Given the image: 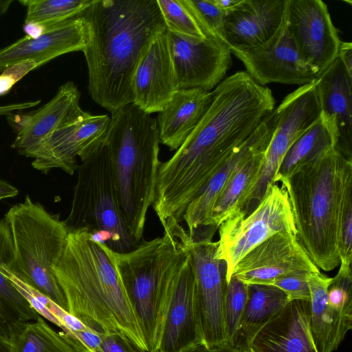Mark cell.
<instances>
[{"label":"cell","instance_id":"16","mask_svg":"<svg viewBox=\"0 0 352 352\" xmlns=\"http://www.w3.org/2000/svg\"><path fill=\"white\" fill-rule=\"evenodd\" d=\"M168 36L178 89L211 91L221 82L232 58L220 40L206 36L201 41H188L169 32Z\"/></svg>","mask_w":352,"mask_h":352},{"label":"cell","instance_id":"36","mask_svg":"<svg viewBox=\"0 0 352 352\" xmlns=\"http://www.w3.org/2000/svg\"><path fill=\"white\" fill-rule=\"evenodd\" d=\"M205 34L221 41L225 12L213 0H182Z\"/></svg>","mask_w":352,"mask_h":352},{"label":"cell","instance_id":"47","mask_svg":"<svg viewBox=\"0 0 352 352\" xmlns=\"http://www.w3.org/2000/svg\"><path fill=\"white\" fill-rule=\"evenodd\" d=\"M10 338L0 335V352H10Z\"/></svg>","mask_w":352,"mask_h":352},{"label":"cell","instance_id":"30","mask_svg":"<svg viewBox=\"0 0 352 352\" xmlns=\"http://www.w3.org/2000/svg\"><path fill=\"white\" fill-rule=\"evenodd\" d=\"M40 316L30 299L0 272V335L10 338L21 325Z\"/></svg>","mask_w":352,"mask_h":352},{"label":"cell","instance_id":"13","mask_svg":"<svg viewBox=\"0 0 352 352\" xmlns=\"http://www.w3.org/2000/svg\"><path fill=\"white\" fill-rule=\"evenodd\" d=\"M285 16L301 58L319 76L336 58L341 43L327 4L321 0H287Z\"/></svg>","mask_w":352,"mask_h":352},{"label":"cell","instance_id":"45","mask_svg":"<svg viewBox=\"0 0 352 352\" xmlns=\"http://www.w3.org/2000/svg\"><path fill=\"white\" fill-rule=\"evenodd\" d=\"M19 193L18 190L9 183L0 180V200L13 197Z\"/></svg>","mask_w":352,"mask_h":352},{"label":"cell","instance_id":"43","mask_svg":"<svg viewBox=\"0 0 352 352\" xmlns=\"http://www.w3.org/2000/svg\"><path fill=\"white\" fill-rule=\"evenodd\" d=\"M23 30L25 36L31 38H38L47 31L43 25L35 22H24Z\"/></svg>","mask_w":352,"mask_h":352},{"label":"cell","instance_id":"2","mask_svg":"<svg viewBox=\"0 0 352 352\" xmlns=\"http://www.w3.org/2000/svg\"><path fill=\"white\" fill-rule=\"evenodd\" d=\"M80 16L87 31L89 93L112 115L132 104L137 66L166 28L156 0H94Z\"/></svg>","mask_w":352,"mask_h":352},{"label":"cell","instance_id":"26","mask_svg":"<svg viewBox=\"0 0 352 352\" xmlns=\"http://www.w3.org/2000/svg\"><path fill=\"white\" fill-rule=\"evenodd\" d=\"M248 297L235 347L244 352L254 336L288 303L286 294L270 285H247Z\"/></svg>","mask_w":352,"mask_h":352},{"label":"cell","instance_id":"29","mask_svg":"<svg viewBox=\"0 0 352 352\" xmlns=\"http://www.w3.org/2000/svg\"><path fill=\"white\" fill-rule=\"evenodd\" d=\"M268 146L251 153L234 170L216 199L204 227L217 230L219 225L236 209L256 178Z\"/></svg>","mask_w":352,"mask_h":352},{"label":"cell","instance_id":"19","mask_svg":"<svg viewBox=\"0 0 352 352\" xmlns=\"http://www.w3.org/2000/svg\"><path fill=\"white\" fill-rule=\"evenodd\" d=\"M80 92L68 81L59 87L54 96L38 109L10 118L16 129L11 145L17 152L33 158L43 142L56 129L85 113L80 106Z\"/></svg>","mask_w":352,"mask_h":352},{"label":"cell","instance_id":"7","mask_svg":"<svg viewBox=\"0 0 352 352\" xmlns=\"http://www.w3.org/2000/svg\"><path fill=\"white\" fill-rule=\"evenodd\" d=\"M4 219L14 248V265L10 272L67 312L65 296L53 272L69 233L65 221L33 202L28 195L23 202L12 206Z\"/></svg>","mask_w":352,"mask_h":352},{"label":"cell","instance_id":"3","mask_svg":"<svg viewBox=\"0 0 352 352\" xmlns=\"http://www.w3.org/2000/svg\"><path fill=\"white\" fill-rule=\"evenodd\" d=\"M67 312L100 334H117L148 352L141 328L116 271L85 230H69L53 266Z\"/></svg>","mask_w":352,"mask_h":352},{"label":"cell","instance_id":"1","mask_svg":"<svg viewBox=\"0 0 352 352\" xmlns=\"http://www.w3.org/2000/svg\"><path fill=\"white\" fill-rule=\"evenodd\" d=\"M212 91L207 111L183 144L161 162L153 210L162 220L182 221L188 204L238 146L275 107L272 91L239 72Z\"/></svg>","mask_w":352,"mask_h":352},{"label":"cell","instance_id":"42","mask_svg":"<svg viewBox=\"0 0 352 352\" xmlns=\"http://www.w3.org/2000/svg\"><path fill=\"white\" fill-rule=\"evenodd\" d=\"M179 352H241L240 350L236 347L230 345H226L222 347L210 349L204 344H199L197 345L191 346L185 350Z\"/></svg>","mask_w":352,"mask_h":352},{"label":"cell","instance_id":"27","mask_svg":"<svg viewBox=\"0 0 352 352\" xmlns=\"http://www.w3.org/2000/svg\"><path fill=\"white\" fill-rule=\"evenodd\" d=\"M330 278L320 272H312L308 277L310 291V324L318 352H333L342 340L338 336L333 314L328 305L327 290Z\"/></svg>","mask_w":352,"mask_h":352},{"label":"cell","instance_id":"23","mask_svg":"<svg viewBox=\"0 0 352 352\" xmlns=\"http://www.w3.org/2000/svg\"><path fill=\"white\" fill-rule=\"evenodd\" d=\"M275 128L274 111L260 123L254 133L236 147L187 206L182 221L191 234L207 223L216 199L237 166L255 151L270 144Z\"/></svg>","mask_w":352,"mask_h":352},{"label":"cell","instance_id":"5","mask_svg":"<svg viewBox=\"0 0 352 352\" xmlns=\"http://www.w3.org/2000/svg\"><path fill=\"white\" fill-rule=\"evenodd\" d=\"M164 234L117 252L100 243L113 264L141 328L148 352H155L179 264L187 254V231L173 219Z\"/></svg>","mask_w":352,"mask_h":352},{"label":"cell","instance_id":"33","mask_svg":"<svg viewBox=\"0 0 352 352\" xmlns=\"http://www.w3.org/2000/svg\"><path fill=\"white\" fill-rule=\"evenodd\" d=\"M94 0H24L25 22L39 23L47 28L79 16Z\"/></svg>","mask_w":352,"mask_h":352},{"label":"cell","instance_id":"31","mask_svg":"<svg viewBox=\"0 0 352 352\" xmlns=\"http://www.w3.org/2000/svg\"><path fill=\"white\" fill-rule=\"evenodd\" d=\"M333 146L330 135L320 119L291 146L278 168L274 183H279L298 166Z\"/></svg>","mask_w":352,"mask_h":352},{"label":"cell","instance_id":"49","mask_svg":"<svg viewBox=\"0 0 352 352\" xmlns=\"http://www.w3.org/2000/svg\"><path fill=\"white\" fill-rule=\"evenodd\" d=\"M0 114H1V109H0Z\"/></svg>","mask_w":352,"mask_h":352},{"label":"cell","instance_id":"39","mask_svg":"<svg viewBox=\"0 0 352 352\" xmlns=\"http://www.w3.org/2000/svg\"><path fill=\"white\" fill-rule=\"evenodd\" d=\"M101 352H146L120 335L101 334Z\"/></svg>","mask_w":352,"mask_h":352},{"label":"cell","instance_id":"32","mask_svg":"<svg viewBox=\"0 0 352 352\" xmlns=\"http://www.w3.org/2000/svg\"><path fill=\"white\" fill-rule=\"evenodd\" d=\"M328 305L333 314L337 331L342 341L352 328V272L351 266L340 265L327 290Z\"/></svg>","mask_w":352,"mask_h":352},{"label":"cell","instance_id":"48","mask_svg":"<svg viewBox=\"0 0 352 352\" xmlns=\"http://www.w3.org/2000/svg\"><path fill=\"white\" fill-rule=\"evenodd\" d=\"M12 1H0V15L4 14L8 9Z\"/></svg>","mask_w":352,"mask_h":352},{"label":"cell","instance_id":"14","mask_svg":"<svg viewBox=\"0 0 352 352\" xmlns=\"http://www.w3.org/2000/svg\"><path fill=\"white\" fill-rule=\"evenodd\" d=\"M232 53L243 63L246 73L262 86L272 82L303 86L313 83L318 77L301 58L288 31L285 11L279 28L267 42L247 51Z\"/></svg>","mask_w":352,"mask_h":352},{"label":"cell","instance_id":"41","mask_svg":"<svg viewBox=\"0 0 352 352\" xmlns=\"http://www.w3.org/2000/svg\"><path fill=\"white\" fill-rule=\"evenodd\" d=\"M337 57L341 60L350 76H352V43L341 41Z\"/></svg>","mask_w":352,"mask_h":352},{"label":"cell","instance_id":"44","mask_svg":"<svg viewBox=\"0 0 352 352\" xmlns=\"http://www.w3.org/2000/svg\"><path fill=\"white\" fill-rule=\"evenodd\" d=\"M16 83L11 76L1 72L0 74V96L7 94Z\"/></svg>","mask_w":352,"mask_h":352},{"label":"cell","instance_id":"6","mask_svg":"<svg viewBox=\"0 0 352 352\" xmlns=\"http://www.w3.org/2000/svg\"><path fill=\"white\" fill-rule=\"evenodd\" d=\"M105 143L123 219L139 244L161 164L156 120L129 104L111 115Z\"/></svg>","mask_w":352,"mask_h":352},{"label":"cell","instance_id":"10","mask_svg":"<svg viewBox=\"0 0 352 352\" xmlns=\"http://www.w3.org/2000/svg\"><path fill=\"white\" fill-rule=\"evenodd\" d=\"M274 115L275 128L261 167L234 212L247 214L258 205L267 187L274 183L289 148L320 120V109L315 82L300 86L285 96L274 109Z\"/></svg>","mask_w":352,"mask_h":352},{"label":"cell","instance_id":"37","mask_svg":"<svg viewBox=\"0 0 352 352\" xmlns=\"http://www.w3.org/2000/svg\"><path fill=\"white\" fill-rule=\"evenodd\" d=\"M352 182L345 188L341 202L338 226L340 265L351 266L352 262Z\"/></svg>","mask_w":352,"mask_h":352},{"label":"cell","instance_id":"40","mask_svg":"<svg viewBox=\"0 0 352 352\" xmlns=\"http://www.w3.org/2000/svg\"><path fill=\"white\" fill-rule=\"evenodd\" d=\"M38 67L39 65L35 60H24L6 68L2 72L11 76L17 82L28 73Z\"/></svg>","mask_w":352,"mask_h":352},{"label":"cell","instance_id":"35","mask_svg":"<svg viewBox=\"0 0 352 352\" xmlns=\"http://www.w3.org/2000/svg\"><path fill=\"white\" fill-rule=\"evenodd\" d=\"M247 297V285L232 276L227 285L224 302V320L228 344L234 347Z\"/></svg>","mask_w":352,"mask_h":352},{"label":"cell","instance_id":"8","mask_svg":"<svg viewBox=\"0 0 352 352\" xmlns=\"http://www.w3.org/2000/svg\"><path fill=\"white\" fill-rule=\"evenodd\" d=\"M81 162L67 226L85 230L92 240L115 252L133 250L138 244L123 219L105 142Z\"/></svg>","mask_w":352,"mask_h":352},{"label":"cell","instance_id":"38","mask_svg":"<svg viewBox=\"0 0 352 352\" xmlns=\"http://www.w3.org/2000/svg\"><path fill=\"white\" fill-rule=\"evenodd\" d=\"M312 272H296L280 276L270 285H274L287 296L289 302L294 300L310 301L308 277Z\"/></svg>","mask_w":352,"mask_h":352},{"label":"cell","instance_id":"34","mask_svg":"<svg viewBox=\"0 0 352 352\" xmlns=\"http://www.w3.org/2000/svg\"><path fill=\"white\" fill-rule=\"evenodd\" d=\"M166 30L188 41H201L206 36L182 0H156Z\"/></svg>","mask_w":352,"mask_h":352},{"label":"cell","instance_id":"20","mask_svg":"<svg viewBox=\"0 0 352 352\" xmlns=\"http://www.w3.org/2000/svg\"><path fill=\"white\" fill-rule=\"evenodd\" d=\"M201 343L196 305L195 281L187 250V254L182 260L177 272L155 352H179Z\"/></svg>","mask_w":352,"mask_h":352},{"label":"cell","instance_id":"25","mask_svg":"<svg viewBox=\"0 0 352 352\" xmlns=\"http://www.w3.org/2000/svg\"><path fill=\"white\" fill-rule=\"evenodd\" d=\"M212 100V91L177 90L155 119L160 142L170 151H176L197 125Z\"/></svg>","mask_w":352,"mask_h":352},{"label":"cell","instance_id":"11","mask_svg":"<svg viewBox=\"0 0 352 352\" xmlns=\"http://www.w3.org/2000/svg\"><path fill=\"white\" fill-rule=\"evenodd\" d=\"M215 230L200 227L188 233L186 246L195 281L196 305L202 342L210 349L229 345L224 320L226 264L214 257Z\"/></svg>","mask_w":352,"mask_h":352},{"label":"cell","instance_id":"17","mask_svg":"<svg viewBox=\"0 0 352 352\" xmlns=\"http://www.w3.org/2000/svg\"><path fill=\"white\" fill-rule=\"evenodd\" d=\"M320 119L327 130L332 146L352 160V76L336 58L315 81Z\"/></svg>","mask_w":352,"mask_h":352},{"label":"cell","instance_id":"9","mask_svg":"<svg viewBox=\"0 0 352 352\" xmlns=\"http://www.w3.org/2000/svg\"><path fill=\"white\" fill-rule=\"evenodd\" d=\"M219 240L214 257L226 264V280L234 267L260 243L281 232L297 235L294 215L286 190L270 184L258 205L250 212L230 214L218 227Z\"/></svg>","mask_w":352,"mask_h":352},{"label":"cell","instance_id":"24","mask_svg":"<svg viewBox=\"0 0 352 352\" xmlns=\"http://www.w3.org/2000/svg\"><path fill=\"white\" fill-rule=\"evenodd\" d=\"M244 352H318L310 324V301L294 300L254 336Z\"/></svg>","mask_w":352,"mask_h":352},{"label":"cell","instance_id":"22","mask_svg":"<svg viewBox=\"0 0 352 352\" xmlns=\"http://www.w3.org/2000/svg\"><path fill=\"white\" fill-rule=\"evenodd\" d=\"M87 31L83 19L76 17L47 28L36 38L27 36L0 50V72L24 60H35L40 66L52 59L84 50Z\"/></svg>","mask_w":352,"mask_h":352},{"label":"cell","instance_id":"12","mask_svg":"<svg viewBox=\"0 0 352 352\" xmlns=\"http://www.w3.org/2000/svg\"><path fill=\"white\" fill-rule=\"evenodd\" d=\"M111 118L87 111L52 132L34 156V168L47 173L60 168L72 175L77 170V157L85 160L105 142Z\"/></svg>","mask_w":352,"mask_h":352},{"label":"cell","instance_id":"28","mask_svg":"<svg viewBox=\"0 0 352 352\" xmlns=\"http://www.w3.org/2000/svg\"><path fill=\"white\" fill-rule=\"evenodd\" d=\"M10 352H89L78 340L54 330L38 317L21 325L10 337Z\"/></svg>","mask_w":352,"mask_h":352},{"label":"cell","instance_id":"15","mask_svg":"<svg viewBox=\"0 0 352 352\" xmlns=\"http://www.w3.org/2000/svg\"><path fill=\"white\" fill-rule=\"evenodd\" d=\"M297 235L281 232L249 252L234 268L232 275L246 285H270L277 278L296 272H317Z\"/></svg>","mask_w":352,"mask_h":352},{"label":"cell","instance_id":"18","mask_svg":"<svg viewBox=\"0 0 352 352\" xmlns=\"http://www.w3.org/2000/svg\"><path fill=\"white\" fill-rule=\"evenodd\" d=\"M178 90L171 58L168 32L151 41L135 69L133 102L151 115L162 111Z\"/></svg>","mask_w":352,"mask_h":352},{"label":"cell","instance_id":"46","mask_svg":"<svg viewBox=\"0 0 352 352\" xmlns=\"http://www.w3.org/2000/svg\"><path fill=\"white\" fill-rule=\"evenodd\" d=\"M214 3L225 13L236 7L241 0H213Z\"/></svg>","mask_w":352,"mask_h":352},{"label":"cell","instance_id":"4","mask_svg":"<svg viewBox=\"0 0 352 352\" xmlns=\"http://www.w3.org/2000/svg\"><path fill=\"white\" fill-rule=\"evenodd\" d=\"M351 182L352 160L333 146L279 182L289 196L298 240L325 272L340 265L338 219L345 188Z\"/></svg>","mask_w":352,"mask_h":352},{"label":"cell","instance_id":"21","mask_svg":"<svg viewBox=\"0 0 352 352\" xmlns=\"http://www.w3.org/2000/svg\"><path fill=\"white\" fill-rule=\"evenodd\" d=\"M286 4L287 0H241L225 14L221 41L231 53L264 44L279 28Z\"/></svg>","mask_w":352,"mask_h":352}]
</instances>
